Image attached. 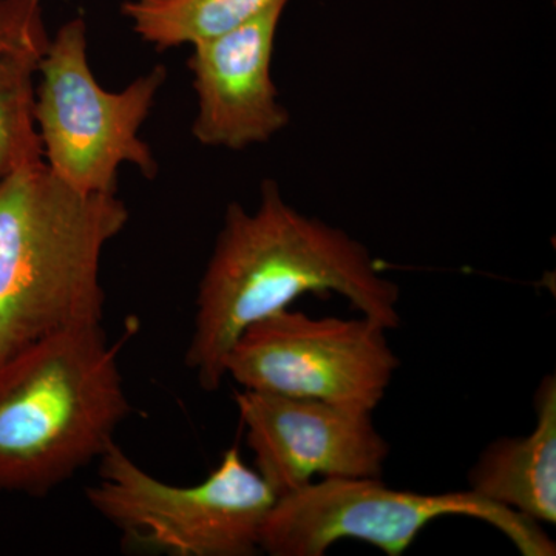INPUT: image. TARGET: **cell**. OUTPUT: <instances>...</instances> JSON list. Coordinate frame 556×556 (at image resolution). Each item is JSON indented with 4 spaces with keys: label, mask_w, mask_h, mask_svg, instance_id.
I'll return each instance as SVG.
<instances>
[{
    "label": "cell",
    "mask_w": 556,
    "mask_h": 556,
    "mask_svg": "<svg viewBox=\"0 0 556 556\" xmlns=\"http://www.w3.org/2000/svg\"><path fill=\"white\" fill-rule=\"evenodd\" d=\"M343 295L362 316L397 329L401 289L380 273L365 244L287 203L263 182L258 207L230 203L201 277L186 365L203 390L226 378L230 348L255 321L288 309L300 295Z\"/></svg>",
    "instance_id": "1"
},
{
    "label": "cell",
    "mask_w": 556,
    "mask_h": 556,
    "mask_svg": "<svg viewBox=\"0 0 556 556\" xmlns=\"http://www.w3.org/2000/svg\"><path fill=\"white\" fill-rule=\"evenodd\" d=\"M129 222L118 193H86L43 161L0 181V362L102 325V254Z\"/></svg>",
    "instance_id": "2"
},
{
    "label": "cell",
    "mask_w": 556,
    "mask_h": 556,
    "mask_svg": "<svg viewBox=\"0 0 556 556\" xmlns=\"http://www.w3.org/2000/svg\"><path fill=\"white\" fill-rule=\"evenodd\" d=\"M130 412L102 325L17 351L0 362V492L47 495L100 459Z\"/></svg>",
    "instance_id": "3"
},
{
    "label": "cell",
    "mask_w": 556,
    "mask_h": 556,
    "mask_svg": "<svg viewBox=\"0 0 556 556\" xmlns=\"http://www.w3.org/2000/svg\"><path fill=\"white\" fill-rule=\"evenodd\" d=\"M166 79L167 70L156 65L123 90L104 89L90 67L86 22H65L50 38L36 80L35 121L46 166L86 193H118L124 164L155 178L159 161L141 129Z\"/></svg>",
    "instance_id": "4"
},
{
    "label": "cell",
    "mask_w": 556,
    "mask_h": 556,
    "mask_svg": "<svg viewBox=\"0 0 556 556\" xmlns=\"http://www.w3.org/2000/svg\"><path fill=\"white\" fill-rule=\"evenodd\" d=\"M100 481L87 501L134 546L174 556H252L277 495L240 450L223 453L203 482L153 477L116 442L98 459Z\"/></svg>",
    "instance_id": "5"
},
{
    "label": "cell",
    "mask_w": 556,
    "mask_h": 556,
    "mask_svg": "<svg viewBox=\"0 0 556 556\" xmlns=\"http://www.w3.org/2000/svg\"><path fill=\"white\" fill-rule=\"evenodd\" d=\"M468 517L495 527L522 556H555V541L533 519L471 490L416 493L380 478H324L277 497L263 526L270 556H324L338 541L356 540L401 556L434 519Z\"/></svg>",
    "instance_id": "6"
},
{
    "label": "cell",
    "mask_w": 556,
    "mask_h": 556,
    "mask_svg": "<svg viewBox=\"0 0 556 556\" xmlns=\"http://www.w3.org/2000/svg\"><path fill=\"white\" fill-rule=\"evenodd\" d=\"M401 362L371 318L309 317L278 311L244 329L225 361L244 390L318 399L372 413Z\"/></svg>",
    "instance_id": "7"
},
{
    "label": "cell",
    "mask_w": 556,
    "mask_h": 556,
    "mask_svg": "<svg viewBox=\"0 0 556 556\" xmlns=\"http://www.w3.org/2000/svg\"><path fill=\"white\" fill-rule=\"evenodd\" d=\"M236 405L255 470L277 497L314 477L382 478L390 444L376 430L372 413L244 388Z\"/></svg>",
    "instance_id": "8"
},
{
    "label": "cell",
    "mask_w": 556,
    "mask_h": 556,
    "mask_svg": "<svg viewBox=\"0 0 556 556\" xmlns=\"http://www.w3.org/2000/svg\"><path fill=\"white\" fill-rule=\"evenodd\" d=\"M287 3L236 30L192 46L189 70L197 94L192 135L206 148L263 144L289 124L273 80V56Z\"/></svg>",
    "instance_id": "9"
},
{
    "label": "cell",
    "mask_w": 556,
    "mask_h": 556,
    "mask_svg": "<svg viewBox=\"0 0 556 556\" xmlns=\"http://www.w3.org/2000/svg\"><path fill=\"white\" fill-rule=\"evenodd\" d=\"M536 424L521 438H500L478 457L468 475L477 495L511 508L538 525H556V379L541 380Z\"/></svg>",
    "instance_id": "10"
},
{
    "label": "cell",
    "mask_w": 556,
    "mask_h": 556,
    "mask_svg": "<svg viewBox=\"0 0 556 556\" xmlns=\"http://www.w3.org/2000/svg\"><path fill=\"white\" fill-rule=\"evenodd\" d=\"M49 43L42 0H0V181L43 161L35 94Z\"/></svg>",
    "instance_id": "11"
},
{
    "label": "cell",
    "mask_w": 556,
    "mask_h": 556,
    "mask_svg": "<svg viewBox=\"0 0 556 556\" xmlns=\"http://www.w3.org/2000/svg\"><path fill=\"white\" fill-rule=\"evenodd\" d=\"M291 0H126L124 17L159 50L195 46L248 24Z\"/></svg>",
    "instance_id": "12"
}]
</instances>
